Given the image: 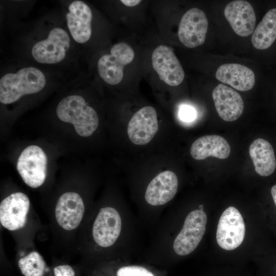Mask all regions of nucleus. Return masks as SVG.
I'll use <instances>...</instances> for the list:
<instances>
[{
	"label": "nucleus",
	"instance_id": "13",
	"mask_svg": "<svg viewBox=\"0 0 276 276\" xmlns=\"http://www.w3.org/2000/svg\"><path fill=\"white\" fill-rule=\"evenodd\" d=\"M85 211L81 197L75 192L63 194L55 208V217L63 229L71 231L77 228L81 222Z\"/></svg>",
	"mask_w": 276,
	"mask_h": 276
},
{
	"label": "nucleus",
	"instance_id": "24",
	"mask_svg": "<svg viewBox=\"0 0 276 276\" xmlns=\"http://www.w3.org/2000/svg\"><path fill=\"white\" fill-rule=\"evenodd\" d=\"M54 276H76L75 269L67 264L59 265L53 268Z\"/></svg>",
	"mask_w": 276,
	"mask_h": 276
},
{
	"label": "nucleus",
	"instance_id": "25",
	"mask_svg": "<svg viewBox=\"0 0 276 276\" xmlns=\"http://www.w3.org/2000/svg\"><path fill=\"white\" fill-rule=\"evenodd\" d=\"M121 2L125 6L133 7L137 5L141 2L140 0H121Z\"/></svg>",
	"mask_w": 276,
	"mask_h": 276
},
{
	"label": "nucleus",
	"instance_id": "27",
	"mask_svg": "<svg viewBox=\"0 0 276 276\" xmlns=\"http://www.w3.org/2000/svg\"><path fill=\"white\" fill-rule=\"evenodd\" d=\"M96 276H105V275H103V274H98V275H96Z\"/></svg>",
	"mask_w": 276,
	"mask_h": 276
},
{
	"label": "nucleus",
	"instance_id": "16",
	"mask_svg": "<svg viewBox=\"0 0 276 276\" xmlns=\"http://www.w3.org/2000/svg\"><path fill=\"white\" fill-rule=\"evenodd\" d=\"M212 97L217 113L222 120L232 122L241 116L244 102L240 95L234 89L219 84L213 89Z\"/></svg>",
	"mask_w": 276,
	"mask_h": 276
},
{
	"label": "nucleus",
	"instance_id": "14",
	"mask_svg": "<svg viewBox=\"0 0 276 276\" xmlns=\"http://www.w3.org/2000/svg\"><path fill=\"white\" fill-rule=\"evenodd\" d=\"M224 14L237 35L246 37L253 32L256 25V14L249 2L242 0L232 1L224 8Z\"/></svg>",
	"mask_w": 276,
	"mask_h": 276
},
{
	"label": "nucleus",
	"instance_id": "11",
	"mask_svg": "<svg viewBox=\"0 0 276 276\" xmlns=\"http://www.w3.org/2000/svg\"><path fill=\"white\" fill-rule=\"evenodd\" d=\"M158 129L156 111L154 107L147 106L141 108L131 118L127 134L133 144L144 145L152 140Z\"/></svg>",
	"mask_w": 276,
	"mask_h": 276
},
{
	"label": "nucleus",
	"instance_id": "7",
	"mask_svg": "<svg viewBox=\"0 0 276 276\" xmlns=\"http://www.w3.org/2000/svg\"><path fill=\"white\" fill-rule=\"evenodd\" d=\"M245 234V226L241 214L234 206L227 208L218 222L216 232L218 244L225 250H234L242 244Z\"/></svg>",
	"mask_w": 276,
	"mask_h": 276
},
{
	"label": "nucleus",
	"instance_id": "23",
	"mask_svg": "<svg viewBox=\"0 0 276 276\" xmlns=\"http://www.w3.org/2000/svg\"><path fill=\"white\" fill-rule=\"evenodd\" d=\"M196 111L191 106L182 105L180 106L178 116L179 119L185 122H191L196 117Z\"/></svg>",
	"mask_w": 276,
	"mask_h": 276
},
{
	"label": "nucleus",
	"instance_id": "10",
	"mask_svg": "<svg viewBox=\"0 0 276 276\" xmlns=\"http://www.w3.org/2000/svg\"><path fill=\"white\" fill-rule=\"evenodd\" d=\"M152 64L159 79L168 85L177 86L182 82L183 70L171 48L158 46L152 53Z\"/></svg>",
	"mask_w": 276,
	"mask_h": 276
},
{
	"label": "nucleus",
	"instance_id": "21",
	"mask_svg": "<svg viewBox=\"0 0 276 276\" xmlns=\"http://www.w3.org/2000/svg\"><path fill=\"white\" fill-rule=\"evenodd\" d=\"M117 267L113 276H166L163 271L157 270L153 265L146 263L132 264L131 261H116Z\"/></svg>",
	"mask_w": 276,
	"mask_h": 276
},
{
	"label": "nucleus",
	"instance_id": "12",
	"mask_svg": "<svg viewBox=\"0 0 276 276\" xmlns=\"http://www.w3.org/2000/svg\"><path fill=\"white\" fill-rule=\"evenodd\" d=\"M30 204L28 197L21 192L12 193L5 198L0 204L1 224L10 231L23 227L27 221Z\"/></svg>",
	"mask_w": 276,
	"mask_h": 276
},
{
	"label": "nucleus",
	"instance_id": "15",
	"mask_svg": "<svg viewBox=\"0 0 276 276\" xmlns=\"http://www.w3.org/2000/svg\"><path fill=\"white\" fill-rule=\"evenodd\" d=\"M67 25L73 39L78 43L87 41L91 35V11L84 2L75 1L68 6Z\"/></svg>",
	"mask_w": 276,
	"mask_h": 276
},
{
	"label": "nucleus",
	"instance_id": "3",
	"mask_svg": "<svg viewBox=\"0 0 276 276\" xmlns=\"http://www.w3.org/2000/svg\"><path fill=\"white\" fill-rule=\"evenodd\" d=\"M46 83L45 76L39 69L27 67L16 73H8L0 80V102L12 103L22 96L37 93Z\"/></svg>",
	"mask_w": 276,
	"mask_h": 276
},
{
	"label": "nucleus",
	"instance_id": "8",
	"mask_svg": "<svg viewBox=\"0 0 276 276\" xmlns=\"http://www.w3.org/2000/svg\"><path fill=\"white\" fill-rule=\"evenodd\" d=\"M70 46L67 33L62 28H55L50 31L47 39L34 44L32 55L39 63H57L65 58Z\"/></svg>",
	"mask_w": 276,
	"mask_h": 276
},
{
	"label": "nucleus",
	"instance_id": "9",
	"mask_svg": "<svg viewBox=\"0 0 276 276\" xmlns=\"http://www.w3.org/2000/svg\"><path fill=\"white\" fill-rule=\"evenodd\" d=\"M208 21L205 13L196 8L188 10L180 21L178 36L186 47L194 48L202 44L205 39Z\"/></svg>",
	"mask_w": 276,
	"mask_h": 276
},
{
	"label": "nucleus",
	"instance_id": "5",
	"mask_svg": "<svg viewBox=\"0 0 276 276\" xmlns=\"http://www.w3.org/2000/svg\"><path fill=\"white\" fill-rule=\"evenodd\" d=\"M133 49L125 42L114 44L110 54L103 55L97 63L98 73L101 78L107 83L116 85L123 78L124 67L134 59Z\"/></svg>",
	"mask_w": 276,
	"mask_h": 276
},
{
	"label": "nucleus",
	"instance_id": "6",
	"mask_svg": "<svg viewBox=\"0 0 276 276\" xmlns=\"http://www.w3.org/2000/svg\"><path fill=\"white\" fill-rule=\"evenodd\" d=\"M48 158L39 146L31 145L26 148L18 157L17 169L28 186L36 188L44 182L47 174Z\"/></svg>",
	"mask_w": 276,
	"mask_h": 276
},
{
	"label": "nucleus",
	"instance_id": "4",
	"mask_svg": "<svg viewBox=\"0 0 276 276\" xmlns=\"http://www.w3.org/2000/svg\"><path fill=\"white\" fill-rule=\"evenodd\" d=\"M56 113L62 121L73 124L77 133L83 137L90 136L99 125L97 112L80 96L63 98L57 107Z\"/></svg>",
	"mask_w": 276,
	"mask_h": 276
},
{
	"label": "nucleus",
	"instance_id": "18",
	"mask_svg": "<svg viewBox=\"0 0 276 276\" xmlns=\"http://www.w3.org/2000/svg\"><path fill=\"white\" fill-rule=\"evenodd\" d=\"M231 153V147L227 141L218 135H206L199 137L192 144L190 154L196 160L209 156L219 159L227 158Z\"/></svg>",
	"mask_w": 276,
	"mask_h": 276
},
{
	"label": "nucleus",
	"instance_id": "19",
	"mask_svg": "<svg viewBox=\"0 0 276 276\" xmlns=\"http://www.w3.org/2000/svg\"><path fill=\"white\" fill-rule=\"evenodd\" d=\"M249 153L258 174L268 176L274 171L275 157L272 146L267 141L256 139L249 146Z\"/></svg>",
	"mask_w": 276,
	"mask_h": 276
},
{
	"label": "nucleus",
	"instance_id": "20",
	"mask_svg": "<svg viewBox=\"0 0 276 276\" xmlns=\"http://www.w3.org/2000/svg\"><path fill=\"white\" fill-rule=\"evenodd\" d=\"M276 39V8L269 10L254 31L253 46L259 50L269 48Z\"/></svg>",
	"mask_w": 276,
	"mask_h": 276
},
{
	"label": "nucleus",
	"instance_id": "22",
	"mask_svg": "<svg viewBox=\"0 0 276 276\" xmlns=\"http://www.w3.org/2000/svg\"><path fill=\"white\" fill-rule=\"evenodd\" d=\"M18 265L24 276H44L47 271L45 261L36 251H32L20 258Z\"/></svg>",
	"mask_w": 276,
	"mask_h": 276
},
{
	"label": "nucleus",
	"instance_id": "1",
	"mask_svg": "<svg viewBox=\"0 0 276 276\" xmlns=\"http://www.w3.org/2000/svg\"><path fill=\"white\" fill-rule=\"evenodd\" d=\"M177 212L165 210L145 251L151 264L166 267L180 257L192 254L198 246L208 221L204 211L199 208L187 212L180 220Z\"/></svg>",
	"mask_w": 276,
	"mask_h": 276
},
{
	"label": "nucleus",
	"instance_id": "17",
	"mask_svg": "<svg viewBox=\"0 0 276 276\" xmlns=\"http://www.w3.org/2000/svg\"><path fill=\"white\" fill-rule=\"evenodd\" d=\"M216 78L219 81L242 91L251 89L255 83L253 71L245 65L237 63L221 65L216 71Z\"/></svg>",
	"mask_w": 276,
	"mask_h": 276
},
{
	"label": "nucleus",
	"instance_id": "2",
	"mask_svg": "<svg viewBox=\"0 0 276 276\" xmlns=\"http://www.w3.org/2000/svg\"><path fill=\"white\" fill-rule=\"evenodd\" d=\"M143 229L136 214L125 204L99 208L91 235L96 250L107 251L116 261H131L142 256Z\"/></svg>",
	"mask_w": 276,
	"mask_h": 276
},
{
	"label": "nucleus",
	"instance_id": "26",
	"mask_svg": "<svg viewBox=\"0 0 276 276\" xmlns=\"http://www.w3.org/2000/svg\"><path fill=\"white\" fill-rule=\"evenodd\" d=\"M271 194L272 197L273 201L276 206V185H274L271 189Z\"/></svg>",
	"mask_w": 276,
	"mask_h": 276
}]
</instances>
